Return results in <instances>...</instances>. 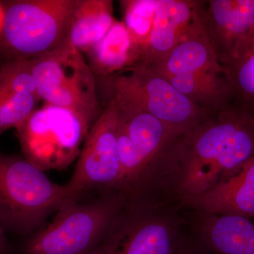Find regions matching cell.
Here are the masks:
<instances>
[{
    "label": "cell",
    "instance_id": "1",
    "mask_svg": "<svg viewBox=\"0 0 254 254\" xmlns=\"http://www.w3.org/2000/svg\"><path fill=\"white\" fill-rule=\"evenodd\" d=\"M179 188L186 200L235 173L254 155V114L232 104L175 142Z\"/></svg>",
    "mask_w": 254,
    "mask_h": 254
},
{
    "label": "cell",
    "instance_id": "2",
    "mask_svg": "<svg viewBox=\"0 0 254 254\" xmlns=\"http://www.w3.org/2000/svg\"><path fill=\"white\" fill-rule=\"evenodd\" d=\"M126 200L118 191L69 200L50 224L22 239L14 254H94Z\"/></svg>",
    "mask_w": 254,
    "mask_h": 254
},
{
    "label": "cell",
    "instance_id": "3",
    "mask_svg": "<svg viewBox=\"0 0 254 254\" xmlns=\"http://www.w3.org/2000/svg\"><path fill=\"white\" fill-rule=\"evenodd\" d=\"M69 200L64 185L22 155L0 152V222L7 235L29 237Z\"/></svg>",
    "mask_w": 254,
    "mask_h": 254
},
{
    "label": "cell",
    "instance_id": "4",
    "mask_svg": "<svg viewBox=\"0 0 254 254\" xmlns=\"http://www.w3.org/2000/svg\"><path fill=\"white\" fill-rule=\"evenodd\" d=\"M96 78L105 101L113 100L143 110L182 136L212 114L177 91L166 79L137 65L111 76Z\"/></svg>",
    "mask_w": 254,
    "mask_h": 254
},
{
    "label": "cell",
    "instance_id": "5",
    "mask_svg": "<svg viewBox=\"0 0 254 254\" xmlns=\"http://www.w3.org/2000/svg\"><path fill=\"white\" fill-rule=\"evenodd\" d=\"M37 93L46 104L75 112L91 126L103 113L96 78L84 55L68 40L31 59Z\"/></svg>",
    "mask_w": 254,
    "mask_h": 254
},
{
    "label": "cell",
    "instance_id": "6",
    "mask_svg": "<svg viewBox=\"0 0 254 254\" xmlns=\"http://www.w3.org/2000/svg\"><path fill=\"white\" fill-rule=\"evenodd\" d=\"M113 102L119 118L120 192L128 199L138 200L153 169L181 136L150 114Z\"/></svg>",
    "mask_w": 254,
    "mask_h": 254
},
{
    "label": "cell",
    "instance_id": "7",
    "mask_svg": "<svg viewBox=\"0 0 254 254\" xmlns=\"http://www.w3.org/2000/svg\"><path fill=\"white\" fill-rule=\"evenodd\" d=\"M77 0L5 1L1 44L15 58L34 59L68 40Z\"/></svg>",
    "mask_w": 254,
    "mask_h": 254
},
{
    "label": "cell",
    "instance_id": "8",
    "mask_svg": "<svg viewBox=\"0 0 254 254\" xmlns=\"http://www.w3.org/2000/svg\"><path fill=\"white\" fill-rule=\"evenodd\" d=\"M91 127L75 112L46 103L16 130L23 156L46 172L65 170L78 158Z\"/></svg>",
    "mask_w": 254,
    "mask_h": 254
},
{
    "label": "cell",
    "instance_id": "9",
    "mask_svg": "<svg viewBox=\"0 0 254 254\" xmlns=\"http://www.w3.org/2000/svg\"><path fill=\"white\" fill-rule=\"evenodd\" d=\"M118 123L116 105L113 101L108 102L87 134L72 176L64 185L71 200L96 190L120 192L122 170Z\"/></svg>",
    "mask_w": 254,
    "mask_h": 254
},
{
    "label": "cell",
    "instance_id": "10",
    "mask_svg": "<svg viewBox=\"0 0 254 254\" xmlns=\"http://www.w3.org/2000/svg\"><path fill=\"white\" fill-rule=\"evenodd\" d=\"M170 225L148 213L141 202L127 201L94 254H175Z\"/></svg>",
    "mask_w": 254,
    "mask_h": 254
},
{
    "label": "cell",
    "instance_id": "11",
    "mask_svg": "<svg viewBox=\"0 0 254 254\" xmlns=\"http://www.w3.org/2000/svg\"><path fill=\"white\" fill-rule=\"evenodd\" d=\"M205 28L219 63L237 59L254 36V0L204 1Z\"/></svg>",
    "mask_w": 254,
    "mask_h": 254
},
{
    "label": "cell",
    "instance_id": "12",
    "mask_svg": "<svg viewBox=\"0 0 254 254\" xmlns=\"http://www.w3.org/2000/svg\"><path fill=\"white\" fill-rule=\"evenodd\" d=\"M203 4L199 1L191 27L175 49L161 61L143 66L161 77L202 71L225 73L209 40Z\"/></svg>",
    "mask_w": 254,
    "mask_h": 254
},
{
    "label": "cell",
    "instance_id": "13",
    "mask_svg": "<svg viewBox=\"0 0 254 254\" xmlns=\"http://www.w3.org/2000/svg\"><path fill=\"white\" fill-rule=\"evenodd\" d=\"M198 4L199 1L157 0L149 39L137 65L148 66L166 58L190 31Z\"/></svg>",
    "mask_w": 254,
    "mask_h": 254
},
{
    "label": "cell",
    "instance_id": "14",
    "mask_svg": "<svg viewBox=\"0 0 254 254\" xmlns=\"http://www.w3.org/2000/svg\"><path fill=\"white\" fill-rule=\"evenodd\" d=\"M206 215L254 216V155L235 173L187 200Z\"/></svg>",
    "mask_w": 254,
    "mask_h": 254
},
{
    "label": "cell",
    "instance_id": "15",
    "mask_svg": "<svg viewBox=\"0 0 254 254\" xmlns=\"http://www.w3.org/2000/svg\"><path fill=\"white\" fill-rule=\"evenodd\" d=\"M85 55L95 77L101 78L136 66L141 60V50L123 21L115 19L103 39Z\"/></svg>",
    "mask_w": 254,
    "mask_h": 254
},
{
    "label": "cell",
    "instance_id": "16",
    "mask_svg": "<svg viewBox=\"0 0 254 254\" xmlns=\"http://www.w3.org/2000/svg\"><path fill=\"white\" fill-rule=\"evenodd\" d=\"M202 235L215 254H254V223L232 215H207Z\"/></svg>",
    "mask_w": 254,
    "mask_h": 254
},
{
    "label": "cell",
    "instance_id": "17",
    "mask_svg": "<svg viewBox=\"0 0 254 254\" xmlns=\"http://www.w3.org/2000/svg\"><path fill=\"white\" fill-rule=\"evenodd\" d=\"M208 113L222 111L233 104V94L225 73L202 71L163 77Z\"/></svg>",
    "mask_w": 254,
    "mask_h": 254
},
{
    "label": "cell",
    "instance_id": "18",
    "mask_svg": "<svg viewBox=\"0 0 254 254\" xmlns=\"http://www.w3.org/2000/svg\"><path fill=\"white\" fill-rule=\"evenodd\" d=\"M115 21L111 0H77L68 41L84 55L103 39Z\"/></svg>",
    "mask_w": 254,
    "mask_h": 254
},
{
    "label": "cell",
    "instance_id": "19",
    "mask_svg": "<svg viewBox=\"0 0 254 254\" xmlns=\"http://www.w3.org/2000/svg\"><path fill=\"white\" fill-rule=\"evenodd\" d=\"M233 94V104L254 114V36L240 56L222 66Z\"/></svg>",
    "mask_w": 254,
    "mask_h": 254
},
{
    "label": "cell",
    "instance_id": "20",
    "mask_svg": "<svg viewBox=\"0 0 254 254\" xmlns=\"http://www.w3.org/2000/svg\"><path fill=\"white\" fill-rule=\"evenodd\" d=\"M156 1L157 0L120 1L123 12V21L131 39L141 48V56L149 39Z\"/></svg>",
    "mask_w": 254,
    "mask_h": 254
},
{
    "label": "cell",
    "instance_id": "21",
    "mask_svg": "<svg viewBox=\"0 0 254 254\" xmlns=\"http://www.w3.org/2000/svg\"><path fill=\"white\" fill-rule=\"evenodd\" d=\"M13 94L39 97L32 71L31 60L15 58L0 66V95Z\"/></svg>",
    "mask_w": 254,
    "mask_h": 254
},
{
    "label": "cell",
    "instance_id": "22",
    "mask_svg": "<svg viewBox=\"0 0 254 254\" xmlns=\"http://www.w3.org/2000/svg\"><path fill=\"white\" fill-rule=\"evenodd\" d=\"M41 98L29 94L0 95V136L18 128L37 109Z\"/></svg>",
    "mask_w": 254,
    "mask_h": 254
},
{
    "label": "cell",
    "instance_id": "23",
    "mask_svg": "<svg viewBox=\"0 0 254 254\" xmlns=\"http://www.w3.org/2000/svg\"><path fill=\"white\" fill-rule=\"evenodd\" d=\"M7 235L0 222V254H14V247L10 244Z\"/></svg>",
    "mask_w": 254,
    "mask_h": 254
},
{
    "label": "cell",
    "instance_id": "24",
    "mask_svg": "<svg viewBox=\"0 0 254 254\" xmlns=\"http://www.w3.org/2000/svg\"><path fill=\"white\" fill-rule=\"evenodd\" d=\"M175 254H208L203 251L192 248V247H180L178 245Z\"/></svg>",
    "mask_w": 254,
    "mask_h": 254
},
{
    "label": "cell",
    "instance_id": "25",
    "mask_svg": "<svg viewBox=\"0 0 254 254\" xmlns=\"http://www.w3.org/2000/svg\"><path fill=\"white\" fill-rule=\"evenodd\" d=\"M4 6L3 3L0 2V34H1V29H2L3 21H4Z\"/></svg>",
    "mask_w": 254,
    "mask_h": 254
}]
</instances>
